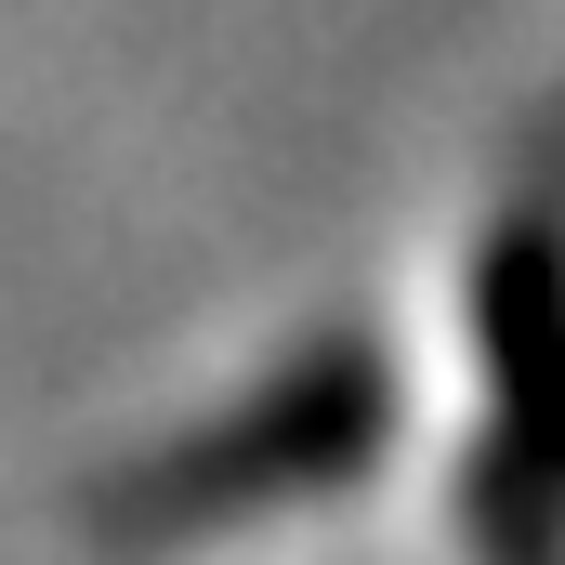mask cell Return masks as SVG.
<instances>
[{
    "label": "cell",
    "mask_w": 565,
    "mask_h": 565,
    "mask_svg": "<svg viewBox=\"0 0 565 565\" xmlns=\"http://www.w3.org/2000/svg\"><path fill=\"white\" fill-rule=\"evenodd\" d=\"M382 408H395L382 369H369L355 342H316V355H289L264 395H237L211 434L158 447L132 487L106 500V526H119V540H198V526L289 513V500H316V487H355L369 447H382Z\"/></svg>",
    "instance_id": "cell-1"
},
{
    "label": "cell",
    "mask_w": 565,
    "mask_h": 565,
    "mask_svg": "<svg viewBox=\"0 0 565 565\" xmlns=\"http://www.w3.org/2000/svg\"><path fill=\"white\" fill-rule=\"evenodd\" d=\"M487 329V473L473 513L500 553H553L565 540V224H513L473 289Z\"/></svg>",
    "instance_id": "cell-2"
}]
</instances>
